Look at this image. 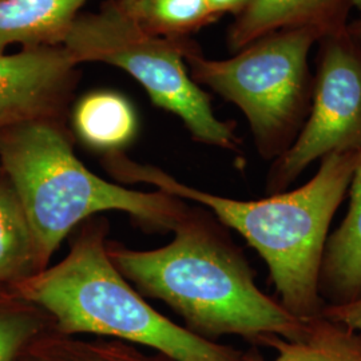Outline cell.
Instances as JSON below:
<instances>
[{
	"label": "cell",
	"instance_id": "1",
	"mask_svg": "<svg viewBox=\"0 0 361 361\" xmlns=\"http://www.w3.org/2000/svg\"><path fill=\"white\" fill-rule=\"evenodd\" d=\"M171 232L168 245L153 250L107 241L111 262L142 296L162 300L188 329L212 341L240 336L256 345L262 336H304L307 322L258 288L244 252L210 212L188 207Z\"/></svg>",
	"mask_w": 361,
	"mask_h": 361
},
{
	"label": "cell",
	"instance_id": "2",
	"mask_svg": "<svg viewBox=\"0 0 361 361\" xmlns=\"http://www.w3.org/2000/svg\"><path fill=\"white\" fill-rule=\"evenodd\" d=\"M360 154L361 150L325 155L305 185L253 201L195 189L122 153L104 155V165L121 182L149 183L162 193L207 207L222 225L241 234L265 261L285 310L308 322L322 316L326 307L319 292L324 252Z\"/></svg>",
	"mask_w": 361,
	"mask_h": 361
},
{
	"label": "cell",
	"instance_id": "3",
	"mask_svg": "<svg viewBox=\"0 0 361 361\" xmlns=\"http://www.w3.org/2000/svg\"><path fill=\"white\" fill-rule=\"evenodd\" d=\"M109 222L82 224L68 255L13 288L44 310L62 335L116 338L176 361H247L249 352L195 335L155 310L111 262Z\"/></svg>",
	"mask_w": 361,
	"mask_h": 361
},
{
	"label": "cell",
	"instance_id": "4",
	"mask_svg": "<svg viewBox=\"0 0 361 361\" xmlns=\"http://www.w3.org/2000/svg\"><path fill=\"white\" fill-rule=\"evenodd\" d=\"M0 170L26 212L42 269L67 234L109 210L154 231H173L188 204L159 190L145 193L94 174L78 158L65 119L31 121L0 131Z\"/></svg>",
	"mask_w": 361,
	"mask_h": 361
},
{
	"label": "cell",
	"instance_id": "5",
	"mask_svg": "<svg viewBox=\"0 0 361 361\" xmlns=\"http://www.w3.org/2000/svg\"><path fill=\"white\" fill-rule=\"evenodd\" d=\"M313 30H284L258 39L229 59L186 54L194 82L235 104L249 123L258 154L274 161L296 141L312 106L310 52L322 40Z\"/></svg>",
	"mask_w": 361,
	"mask_h": 361
},
{
	"label": "cell",
	"instance_id": "6",
	"mask_svg": "<svg viewBox=\"0 0 361 361\" xmlns=\"http://www.w3.org/2000/svg\"><path fill=\"white\" fill-rule=\"evenodd\" d=\"M194 43L145 30L109 0L97 13H80L70 28L63 47L78 65L98 62L114 66L134 78L152 102L178 116L194 141L235 152L240 138L235 123L214 114L207 91L194 82L186 54Z\"/></svg>",
	"mask_w": 361,
	"mask_h": 361
},
{
	"label": "cell",
	"instance_id": "7",
	"mask_svg": "<svg viewBox=\"0 0 361 361\" xmlns=\"http://www.w3.org/2000/svg\"><path fill=\"white\" fill-rule=\"evenodd\" d=\"M310 116L296 141L271 162L265 192H286L314 161L361 150V42L348 30L319 42Z\"/></svg>",
	"mask_w": 361,
	"mask_h": 361
},
{
	"label": "cell",
	"instance_id": "8",
	"mask_svg": "<svg viewBox=\"0 0 361 361\" xmlns=\"http://www.w3.org/2000/svg\"><path fill=\"white\" fill-rule=\"evenodd\" d=\"M79 66L63 46L0 54V131L31 121H66Z\"/></svg>",
	"mask_w": 361,
	"mask_h": 361
},
{
	"label": "cell",
	"instance_id": "9",
	"mask_svg": "<svg viewBox=\"0 0 361 361\" xmlns=\"http://www.w3.org/2000/svg\"><path fill=\"white\" fill-rule=\"evenodd\" d=\"M355 8L361 11V0H247L228 30V47L235 54L284 30H313L325 38L347 30Z\"/></svg>",
	"mask_w": 361,
	"mask_h": 361
},
{
	"label": "cell",
	"instance_id": "10",
	"mask_svg": "<svg viewBox=\"0 0 361 361\" xmlns=\"http://www.w3.org/2000/svg\"><path fill=\"white\" fill-rule=\"evenodd\" d=\"M348 212L329 234L319 279L326 305H343L361 297V154L349 185Z\"/></svg>",
	"mask_w": 361,
	"mask_h": 361
},
{
	"label": "cell",
	"instance_id": "11",
	"mask_svg": "<svg viewBox=\"0 0 361 361\" xmlns=\"http://www.w3.org/2000/svg\"><path fill=\"white\" fill-rule=\"evenodd\" d=\"M87 0H0V54L62 46Z\"/></svg>",
	"mask_w": 361,
	"mask_h": 361
},
{
	"label": "cell",
	"instance_id": "12",
	"mask_svg": "<svg viewBox=\"0 0 361 361\" xmlns=\"http://www.w3.org/2000/svg\"><path fill=\"white\" fill-rule=\"evenodd\" d=\"M71 128L78 140L104 155L122 153L137 137L138 116L129 99L114 90L82 95L71 109Z\"/></svg>",
	"mask_w": 361,
	"mask_h": 361
},
{
	"label": "cell",
	"instance_id": "13",
	"mask_svg": "<svg viewBox=\"0 0 361 361\" xmlns=\"http://www.w3.org/2000/svg\"><path fill=\"white\" fill-rule=\"evenodd\" d=\"M43 271L26 212L11 182L0 170V290Z\"/></svg>",
	"mask_w": 361,
	"mask_h": 361
},
{
	"label": "cell",
	"instance_id": "14",
	"mask_svg": "<svg viewBox=\"0 0 361 361\" xmlns=\"http://www.w3.org/2000/svg\"><path fill=\"white\" fill-rule=\"evenodd\" d=\"M256 345L273 349L276 357L264 360L249 352L247 361H361L360 334L324 316L308 320L305 334L298 340L262 336Z\"/></svg>",
	"mask_w": 361,
	"mask_h": 361
},
{
	"label": "cell",
	"instance_id": "15",
	"mask_svg": "<svg viewBox=\"0 0 361 361\" xmlns=\"http://www.w3.org/2000/svg\"><path fill=\"white\" fill-rule=\"evenodd\" d=\"M23 361H176L116 338H79L49 329L27 349Z\"/></svg>",
	"mask_w": 361,
	"mask_h": 361
},
{
	"label": "cell",
	"instance_id": "16",
	"mask_svg": "<svg viewBox=\"0 0 361 361\" xmlns=\"http://www.w3.org/2000/svg\"><path fill=\"white\" fill-rule=\"evenodd\" d=\"M121 8L145 30L171 39L190 34L216 22L207 0H116Z\"/></svg>",
	"mask_w": 361,
	"mask_h": 361
},
{
	"label": "cell",
	"instance_id": "17",
	"mask_svg": "<svg viewBox=\"0 0 361 361\" xmlns=\"http://www.w3.org/2000/svg\"><path fill=\"white\" fill-rule=\"evenodd\" d=\"M51 328L44 310L13 290H0V361H23L30 345Z\"/></svg>",
	"mask_w": 361,
	"mask_h": 361
},
{
	"label": "cell",
	"instance_id": "18",
	"mask_svg": "<svg viewBox=\"0 0 361 361\" xmlns=\"http://www.w3.org/2000/svg\"><path fill=\"white\" fill-rule=\"evenodd\" d=\"M322 316L336 323L344 324L361 335V297L343 305H326Z\"/></svg>",
	"mask_w": 361,
	"mask_h": 361
},
{
	"label": "cell",
	"instance_id": "19",
	"mask_svg": "<svg viewBox=\"0 0 361 361\" xmlns=\"http://www.w3.org/2000/svg\"><path fill=\"white\" fill-rule=\"evenodd\" d=\"M212 13L217 18L225 13H233L234 16L243 11L247 0H207Z\"/></svg>",
	"mask_w": 361,
	"mask_h": 361
},
{
	"label": "cell",
	"instance_id": "20",
	"mask_svg": "<svg viewBox=\"0 0 361 361\" xmlns=\"http://www.w3.org/2000/svg\"><path fill=\"white\" fill-rule=\"evenodd\" d=\"M347 30H348L349 34H350L353 38L361 42V18L353 20V22H349Z\"/></svg>",
	"mask_w": 361,
	"mask_h": 361
}]
</instances>
